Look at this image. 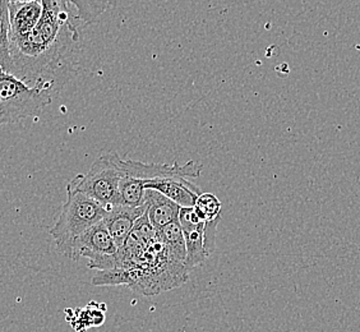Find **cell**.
Masks as SVG:
<instances>
[{"mask_svg": "<svg viewBox=\"0 0 360 332\" xmlns=\"http://www.w3.org/2000/svg\"><path fill=\"white\" fill-rule=\"evenodd\" d=\"M81 22L72 1L44 0L42 15L36 27L17 40L11 42L14 76L39 75L56 67L67 54L70 44L79 40Z\"/></svg>", "mask_w": 360, "mask_h": 332, "instance_id": "cell-1", "label": "cell"}, {"mask_svg": "<svg viewBox=\"0 0 360 332\" xmlns=\"http://www.w3.org/2000/svg\"><path fill=\"white\" fill-rule=\"evenodd\" d=\"M53 81L37 78L35 86L0 68V125L35 117L51 103Z\"/></svg>", "mask_w": 360, "mask_h": 332, "instance_id": "cell-2", "label": "cell"}, {"mask_svg": "<svg viewBox=\"0 0 360 332\" xmlns=\"http://www.w3.org/2000/svg\"><path fill=\"white\" fill-rule=\"evenodd\" d=\"M108 208L81 192L67 191V201L63 205L56 225L50 229V234L56 241V248L64 256L72 255L77 238L89 229L103 222Z\"/></svg>", "mask_w": 360, "mask_h": 332, "instance_id": "cell-3", "label": "cell"}, {"mask_svg": "<svg viewBox=\"0 0 360 332\" xmlns=\"http://www.w3.org/2000/svg\"><path fill=\"white\" fill-rule=\"evenodd\" d=\"M119 153H105L86 174H78L67 184V191L81 192L104 208L119 206L118 188L122 178Z\"/></svg>", "mask_w": 360, "mask_h": 332, "instance_id": "cell-4", "label": "cell"}, {"mask_svg": "<svg viewBox=\"0 0 360 332\" xmlns=\"http://www.w3.org/2000/svg\"><path fill=\"white\" fill-rule=\"evenodd\" d=\"M119 167L123 175L132 177L137 179L148 180L161 179V178H198L202 173L203 166L195 161H188L184 165H160V164H146L134 160L119 159Z\"/></svg>", "mask_w": 360, "mask_h": 332, "instance_id": "cell-5", "label": "cell"}, {"mask_svg": "<svg viewBox=\"0 0 360 332\" xmlns=\"http://www.w3.org/2000/svg\"><path fill=\"white\" fill-rule=\"evenodd\" d=\"M119 248L112 241L104 220L97 222L92 228L84 231L82 236L77 238L72 248V260H79L82 257L95 261L103 257L114 256L118 253Z\"/></svg>", "mask_w": 360, "mask_h": 332, "instance_id": "cell-6", "label": "cell"}, {"mask_svg": "<svg viewBox=\"0 0 360 332\" xmlns=\"http://www.w3.org/2000/svg\"><path fill=\"white\" fill-rule=\"evenodd\" d=\"M180 228L186 238V248H187V260L186 266L188 270L200 266L207 258L205 253L203 245V228L205 222L194 212L192 208H180L179 212Z\"/></svg>", "mask_w": 360, "mask_h": 332, "instance_id": "cell-7", "label": "cell"}, {"mask_svg": "<svg viewBox=\"0 0 360 332\" xmlns=\"http://www.w3.org/2000/svg\"><path fill=\"white\" fill-rule=\"evenodd\" d=\"M145 189H153L164 194L170 201L176 203L180 208H194L197 197L201 194V189L189 183L186 178L173 177L145 181Z\"/></svg>", "mask_w": 360, "mask_h": 332, "instance_id": "cell-8", "label": "cell"}, {"mask_svg": "<svg viewBox=\"0 0 360 332\" xmlns=\"http://www.w3.org/2000/svg\"><path fill=\"white\" fill-rule=\"evenodd\" d=\"M146 214V205L142 208H127V206H111L108 208L104 222L110 233L112 241L119 249L124 245L131 236L136 222Z\"/></svg>", "mask_w": 360, "mask_h": 332, "instance_id": "cell-9", "label": "cell"}, {"mask_svg": "<svg viewBox=\"0 0 360 332\" xmlns=\"http://www.w3.org/2000/svg\"><path fill=\"white\" fill-rule=\"evenodd\" d=\"M9 23H11V42L31 32L40 21L42 15V1L30 0L9 1Z\"/></svg>", "mask_w": 360, "mask_h": 332, "instance_id": "cell-10", "label": "cell"}, {"mask_svg": "<svg viewBox=\"0 0 360 332\" xmlns=\"http://www.w3.org/2000/svg\"><path fill=\"white\" fill-rule=\"evenodd\" d=\"M146 216L153 228L161 230L172 222H178L180 208L164 194L146 189Z\"/></svg>", "mask_w": 360, "mask_h": 332, "instance_id": "cell-11", "label": "cell"}, {"mask_svg": "<svg viewBox=\"0 0 360 332\" xmlns=\"http://www.w3.org/2000/svg\"><path fill=\"white\" fill-rule=\"evenodd\" d=\"M8 6H9V1L0 0V68L7 73L14 75Z\"/></svg>", "mask_w": 360, "mask_h": 332, "instance_id": "cell-12", "label": "cell"}, {"mask_svg": "<svg viewBox=\"0 0 360 332\" xmlns=\"http://www.w3.org/2000/svg\"><path fill=\"white\" fill-rule=\"evenodd\" d=\"M145 193L143 180L122 174L118 188L119 206L142 208L146 205Z\"/></svg>", "mask_w": 360, "mask_h": 332, "instance_id": "cell-13", "label": "cell"}, {"mask_svg": "<svg viewBox=\"0 0 360 332\" xmlns=\"http://www.w3.org/2000/svg\"><path fill=\"white\" fill-rule=\"evenodd\" d=\"M160 239L167 247L169 256L178 262L186 263L187 260V248L186 238L183 230L180 228L179 222H172L165 228L159 230Z\"/></svg>", "mask_w": 360, "mask_h": 332, "instance_id": "cell-14", "label": "cell"}, {"mask_svg": "<svg viewBox=\"0 0 360 332\" xmlns=\"http://www.w3.org/2000/svg\"><path fill=\"white\" fill-rule=\"evenodd\" d=\"M193 210L203 222L221 219V202L214 193L200 194L195 200Z\"/></svg>", "mask_w": 360, "mask_h": 332, "instance_id": "cell-15", "label": "cell"}, {"mask_svg": "<svg viewBox=\"0 0 360 332\" xmlns=\"http://www.w3.org/2000/svg\"><path fill=\"white\" fill-rule=\"evenodd\" d=\"M72 3L76 8L77 18L82 25L95 21L109 6L106 1H72Z\"/></svg>", "mask_w": 360, "mask_h": 332, "instance_id": "cell-16", "label": "cell"}, {"mask_svg": "<svg viewBox=\"0 0 360 332\" xmlns=\"http://www.w3.org/2000/svg\"><path fill=\"white\" fill-rule=\"evenodd\" d=\"M220 219H216L214 222H205L203 228V245H205V253L206 257H210L216 248V231H217V224Z\"/></svg>", "mask_w": 360, "mask_h": 332, "instance_id": "cell-17", "label": "cell"}]
</instances>
